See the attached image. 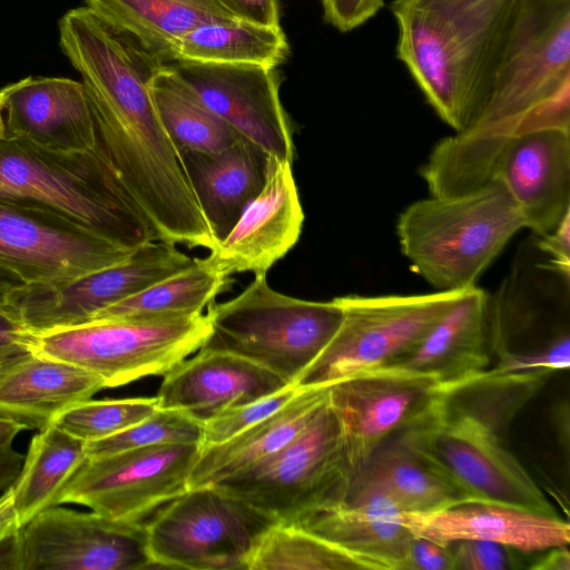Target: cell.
Here are the masks:
<instances>
[{
	"instance_id": "1",
	"label": "cell",
	"mask_w": 570,
	"mask_h": 570,
	"mask_svg": "<svg viewBox=\"0 0 570 570\" xmlns=\"http://www.w3.org/2000/svg\"><path fill=\"white\" fill-rule=\"evenodd\" d=\"M567 87L570 0H522L478 117L438 141L421 167L430 195L461 194L490 181L510 140L540 130V109Z\"/></svg>"
},
{
	"instance_id": "2",
	"label": "cell",
	"mask_w": 570,
	"mask_h": 570,
	"mask_svg": "<svg viewBox=\"0 0 570 570\" xmlns=\"http://www.w3.org/2000/svg\"><path fill=\"white\" fill-rule=\"evenodd\" d=\"M522 0H394L396 58L454 132L481 111Z\"/></svg>"
},
{
	"instance_id": "3",
	"label": "cell",
	"mask_w": 570,
	"mask_h": 570,
	"mask_svg": "<svg viewBox=\"0 0 570 570\" xmlns=\"http://www.w3.org/2000/svg\"><path fill=\"white\" fill-rule=\"evenodd\" d=\"M0 204L58 217L131 249L156 240L97 147L60 151L0 137Z\"/></svg>"
},
{
	"instance_id": "4",
	"label": "cell",
	"mask_w": 570,
	"mask_h": 570,
	"mask_svg": "<svg viewBox=\"0 0 570 570\" xmlns=\"http://www.w3.org/2000/svg\"><path fill=\"white\" fill-rule=\"evenodd\" d=\"M522 228L524 220L498 179L470 191L416 200L396 223L402 254L435 291L474 286Z\"/></svg>"
},
{
	"instance_id": "5",
	"label": "cell",
	"mask_w": 570,
	"mask_h": 570,
	"mask_svg": "<svg viewBox=\"0 0 570 570\" xmlns=\"http://www.w3.org/2000/svg\"><path fill=\"white\" fill-rule=\"evenodd\" d=\"M207 315L210 331L200 348L247 358L293 385L342 321L334 298L317 302L285 295L269 286L266 274H255L234 298L213 302Z\"/></svg>"
},
{
	"instance_id": "6",
	"label": "cell",
	"mask_w": 570,
	"mask_h": 570,
	"mask_svg": "<svg viewBox=\"0 0 570 570\" xmlns=\"http://www.w3.org/2000/svg\"><path fill=\"white\" fill-rule=\"evenodd\" d=\"M400 434L469 499L557 515L543 491L504 445L501 432L446 401L441 391Z\"/></svg>"
},
{
	"instance_id": "7",
	"label": "cell",
	"mask_w": 570,
	"mask_h": 570,
	"mask_svg": "<svg viewBox=\"0 0 570 570\" xmlns=\"http://www.w3.org/2000/svg\"><path fill=\"white\" fill-rule=\"evenodd\" d=\"M210 331L207 313L158 320H96L35 333L33 352L89 371L106 387L164 375L199 350Z\"/></svg>"
},
{
	"instance_id": "8",
	"label": "cell",
	"mask_w": 570,
	"mask_h": 570,
	"mask_svg": "<svg viewBox=\"0 0 570 570\" xmlns=\"http://www.w3.org/2000/svg\"><path fill=\"white\" fill-rule=\"evenodd\" d=\"M469 288L334 297L342 309L341 324L295 386H327L363 370L392 365L409 353Z\"/></svg>"
},
{
	"instance_id": "9",
	"label": "cell",
	"mask_w": 570,
	"mask_h": 570,
	"mask_svg": "<svg viewBox=\"0 0 570 570\" xmlns=\"http://www.w3.org/2000/svg\"><path fill=\"white\" fill-rule=\"evenodd\" d=\"M279 521L217 487L190 488L146 524L156 568L248 570L266 531Z\"/></svg>"
},
{
	"instance_id": "10",
	"label": "cell",
	"mask_w": 570,
	"mask_h": 570,
	"mask_svg": "<svg viewBox=\"0 0 570 570\" xmlns=\"http://www.w3.org/2000/svg\"><path fill=\"white\" fill-rule=\"evenodd\" d=\"M340 422L326 400L313 420L284 448L217 485L275 517L302 515L337 505L350 492Z\"/></svg>"
},
{
	"instance_id": "11",
	"label": "cell",
	"mask_w": 570,
	"mask_h": 570,
	"mask_svg": "<svg viewBox=\"0 0 570 570\" xmlns=\"http://www.w3.org/2000/svg\"><path fill=\"white\" fill-rule=\"evenodd\" d=\"M198 444H161L86 458L55 505L77 503L112 520L141 519L189 489Z\"/></svg>"
},
{
	"instance_id": "12",
	"label": "cell",
	"mask_w": 570,
	"mask_h": 570,
	"mask_svg": "<svg viewBox=\"0 0 570 570\" xmlns=\"http://www.w3.org/2000/svg\"><path fill=\"white\" fill-rule=\"evenodd\" d=\"M194 258L176 245L150 240L125 259L73 278L23 284L7 306L31 332L90 322L101 309L179 272Z\"/></svg>"
},
{
	"instance_id": "13",
	"label": "cell",
	"mask_w": 570,
	"mask_h": 570,
	"mask_svg": "<svg viewBox=\"0 0 570 570\" xmlns=\"http://www.w3.org/2000/svg\"><path fill=\"white\" fill-rule=\"evenodd\" d=\"M440 391L432 377L396 365L363 370L328 385L353 479L385 441L420 419Z\"/></svg>"
},
{
	"instance_id": "14",
	"label": "cell",
	"mask_w": 570,
	"mask_h": 570,
	"mask_svg": "<svg viewBox=\"0 0 570 570\" xmlns=\"http://www.w3.org/2000/svg\"><path fill=\"white\" fill-rule=\"evenodd\" d=\"M21 570L155 568L146 524L50 507L19 531Z\"/></svg>"
},
{
	"instance_id": "15",
	"label": "cell",
	"mask_w": 570,
	"mask_h": 570,
	"mask_svg": "<svg viewBox=\"0 0 570 570\" xmlns=\"http://www.w3.org/2000/svg\"><path fill=\"white\" fill-rule=\"evenodd\" d=\"M184 81L239 137L267 156L293 163L294 129L281 100L277 68L171 63Z\"/></svg>"
},
{
	"instance_id": "16",
	"label": "cell",
	"mask_w": 570,
	"mask_h": 570,
	"mask_svg": "<svg viewBox=\"0 0 570 570\" xmlns=\"http://www.w3.org/2000/svg\"><path fill=\"white\" fill-rule=\"evenodd\" d=\"M135 249L58 217L0 204V265L24 284L73 278L114 265Z\"/></svg>"
},
{
	"instance_id": "17",
	"label": "cell",
	"mask_w": 570,
	"mask_h": 570,
	"mask_svg": "<svg viewBox=\"0 0 570 570\" xmlns=\"http://www.w3.org/2000/svg\"><path fill=\"white\" fill-rule=\"evenodd\" d=\"M304 213L292 163L266 158L265 181L208 257L225 274H266L297 243Z\"/></svg>"
},
{
	"instance_id": "18",
	"label": "cell",
	"mask_w": 570,
	"mask_h": 570,
	"mask_svg": "<svg viewBox=\"0 0 570 570\" xmlns=\"http://www.w3.org/2000/svg\"><path fill=\"white\" fill-rule=\"evenodd\" d=\"M537 237L570 213V131L541 129L514 137L492 171Z\"/></svg>"
},
{
	"instance_id": "19",
	"label": "cell",
	"mask_w": 570,
	"mask_h": 570,
	"mask_svg": "<svg viewBox=\"0 0 570 570\" xmlns=\"http://www.w3.org/2000/svg\"><path fill=\"white\" fill-rule=\"evenodd\" d=\"M164 375L158 407L184 412L202 423L293 385L247 358L203 348Z\"/></svg>"
},
{
	"instance_id": "20",
	"label": "cell",
	"mask_w": 570,
	"mask_h": 570,
	"mask_svg": "<svg viewBox=\"0 0 570 570\" xmlns=\"http://www.w3.org/2000/svg\"><path fill=\"white\" fill-rule=\"evenodd\" d=\"M403 522L414 535L449 546L461 540H483L531 554L570 542L569 522L520 507L464 500L432 512H403Z\"/></svg>"
},
{
	"instance_id": "21",
	"label": "cell",
	"mask_w": 570,
	"mask_h": 570,
	"mask_svg": "<svg viewBox=\"0 0 570 570\" xmlns=\"http://www.w3.org/2000/svg\"><path fill=\"white\" fill-rule=\"evenodd\" d=\"M4 136L60 151L96 148V127L81 81L28 77L0 90Z\"/></svg>"
},
{
	"instance_id": "22",
	"label": "cell",
	"mask_w": 570,
	"mask_h": 570,
	"mask_svg": "<svg viewBox=\"0 0 570 570\" xmlns=\"http://www.w3.org/2000/svg\"><path fill=\"white\" fill-rule=\"evenodd\" d=\"M403 512L384 492L352 485L341 503L306 513L294 524L354 556L367 570H401L413 538Z\"/></svg>"
},
{
	"instance_id": "23",
	"label": "cell",
	"mask_w": 570,
	"mask_h": 570,
	"mask_svg": "<svg viewBox=\"0 0 570 570\" xmlns=\"http://www.w3.org/2000/svg\"><path fill=\"white\" fill-rule=\"evenodd\" d=\"M488 294L476 285L392 365L432 377L448 389L488 370Z\"/></svg>"
},
{
	"instance_id": "24",
	"label": "cell",
	"mask_w": 570,
	"mask_h": 570,
	"mask_svg": "<svg viewBox=\"0 0 570 570\" xmlns=\"http://www.w3.org/2000/svg\"><path fill=\"white\" fill-rule=\"evenodd\" d=\"M267 155L239 138L218 153H187L181 161L202 212L217 240L223 239L265 181Z\"/></svg>"
},
{
	"instance_id": "25",
	"label": "cell",
	"mask_w": 570,
	"mask_h": 570,
	"mask_svg": "<svg viewBox=\"0 0 570 570\" xmlns=\"http://www.w3.org/2000/svg\"><path fill=\"white\" fill-rule=\"evenodd\" d=\"M105 387L98 375L33 352L0 372V411L41 430Z\"/></svg>"
},
{
	"instance_id": "26",
	"label": "cell",
	"mask_w": 570,
	"mask_h": 570,
	"mask_svg": "<svg viewBox=\"0 0 570 570\" xmlns=\"http://www.w3.org/2000/svg\"><path fill=\"white\" fill-rule=\"evenodd\" d=\"M327 386L301 389L274 414L229 440L200 448L189 489L213 485L272 456L313 420L327 400Z\"/></svg>"
},
{
	"instance_id": "27",
	"label": "cell",
	"mask_w": 570,
	"mask_h": 570,
	"mask_svg": "<svg viewBox=\"0 0 570 570\" xmlns=\"http://www.w3.org/2000/svg\"><path fill=\"white\" fill-rule=\"evenodd\" d=\"M352 485L380 490L406 512H432L470 500L400 433L373 453Z\"/></svg>"
},
{
	"instance_id": "28",
	"label": "cell",
	"mask_w": 570,
	"mask_h": 570,
	"mask_svg": "<svg viewBox=\"0 0 570 570\" xmlns=\"http://www.w3.org/2000/svg\"><path fill=\"white\" fill-rule=\"evenodd\" d=\"M110 24L171 65L180 39L197 26L230 18L216 0H86Z\"/></svg>"
},
{
	"instance_id": "29",
	"label": "cell",
	"mask_w": 570,
	"mask_h": 570,
	"mask_svg": "<svg viewBox=\"0 0 570 570\" xmlns=\"http://www.w3.org/2000/svg\"><path fill=\"white\" fill-rule=\"evenodd\" d=\"M288 55L289 45L282 27L225 19L197 26L187 32L177 45L173 63L277 68Z\"/></svg>"
},
{
	"instance_id": "30",
	"label": "cell",
	"mask_w": 570,
	"mask_h": 570,
	"mask_svg": "<svg viewBox=\"0 0 570 570\" xmlns=\"http://www.w3.org/2000/svg\"><path fill=\"white\" fill-rule=\"evenodd\" d=\"M230 276L208 257L98 312L96 320H158L202 314L228 286Z\"/></svg>"
},
{
	"instance_id": "31",
	"label": "cell",
	"mask_w": 570,
	"mask_h": 570,
	"mask_svg": "<svg viewBox=\"0 0 570 570\" xmlns=\"http://www.w3.org/2000/svg\"><path fill=\"white\" fill-rule=\"evenodd\" d=\"M150 95L159 120L180 158L191 151L218 153L242 138L203 104L173 65H165L154 76Z\"/></svg>"
},
{
	"instance_id": "32",
	"label": "cell",
	"mask_w": 570,
	"mask_h": 570,
	"mask_svg": "<svg viewBox=\"0 0 570 570\" xmlns=\"http://www.w3.org/2000/svg\"><path fill=\"white\" fill-rule=\"evenodd\" d=\"M85 441L52 423L33 436L19 476L11 485L21 527L55 505L59 491L85 461Z\"/></svg>"
},
{
	"instance_id": "33",
	"label": "cell",
	"mask_w": 570,
	"mask_h": 570,
	"mask_svg": "<svg viewBox=\"0 0 570 570\" xmlns=\"http://www.w3.org/2000/svg\"><path fill=\"white\" fill-rule=\"evenodd\" d=\"M248 570H367L354 556L294 523L269 528Z\"/></svg>"
},
{
	"instance_id": "34",
	"label": "cell",
	"mask_w": 570,
	"mask_h": 570,
	"mask_svg": "<svg viewBox=\"0 0 570 570\" xmlns=\"http://www.w3.org/2000/svg\"><path fill=\"white\" fill-rule=\"evenodd\" d=\"M204 423L177 410L158 409L145 420L107 438L86 442V458L161 444L202 446Z\"/></svg>"
},
{
	"instance_id": "35",
	"label": "cell",
	"mask_w": 570,
	"mask_h": 570,
	"mask_svg": "<svg viewBox=\"0 0 570 570\" xmlns=\"http://www.w3.org/2000/svg\"><path fill=\"white\" fill-rule=\"evenodd\" d=\"M158 409L156 396L100 401L89 399L60 413L52 424L85 442H90L128 429Z\"/></svg>"
},
{
	"instance_id": "36",
	"label": "cell",
	"mask_w": 570,
	"mask_h": 570,
	"mask_svg": "<svg viewBox=\"0 0 570 570\" xmlns=\"http://www.w3.org/2000/svg\"><path fill=\"white\" fill-rule=\"evenodd\" d=\"M299 390L295 385H288L278 392L230 409L206 421L200 448L225 442L263 421L287 404Z\"/></svg>"
},
{
	"instance_id": "37",
	"label": "cell",
	"mask_w": 570,
	"mask_h": 570,
	"mask_svg": "<svg viewBox=\"0 0 570 570\" xmlns=\"http://www.w3.org/2000/svg\"><path fill=\"white\" fill-rule=\"evenodd\" d=\"M569 332L538 346L525 350L498 352L499 360L492 370L498 373L554 372L570 363Z\"/></svg>"
},
{
	"instance_id": "38",
	"label": "cell",
	"mask_w": 570,
	"mask_h": 570,
	"mask_svg": "<svg viewBox=\"0 0 570 570\" xmlns=\"http://www.w3.org/2000/svg\"><path fill=\"white\" fill-rule=\"evenodd\" d=\"M449 546L454 570H511L525 567L524 553L502 543L461 540Z\"/></svg>"
},
{
	"instance_id": "39",
	"label": "cell",
	"mask_w": 570,
	"mask_h": 570,
	"mask_svg": "<svg viewBox=\"0 0 570 570\" xmlns=\"http://www.w3.org/2000/svg\"><path fill=\"white\" fill-rule=\"evenodd\" d=\"M324 21L342 33L366 23L384 7V0H321Z\"/></svg>"
},
{
	"instance_id": "40",
	"label": "cell",
	"mask_w": 570,
	"mask_h": 570,
	"mask_svg": "<svg viewBox=\"0 0 570 570\" xmlns=\"http://www.w3.org/2000/svg\"><path fill=\"white\" fill-rule=\"evenodd\" d=\"M36 334L7 306L0 304V372L14 361L33 353Z\"/></svg>"
},
{
	"instance_id": "41",
	"label": "cell",
	"mask_w": 570,
	"mask_h": 570,
	"mask_svg": "<svg viewBox=\"0 0 570 570\" xmlns=\"http://www.w3.org/2000/svg\"><path fill=\"white\" fill-rule=\"evenodd\" d=\"M401 570H454L450 546L413 534Z\"/></svg>"
},
{
	"instance_id": "42",
	"label": "cell",
	"mask_w": 570,
	"mask_h": 570,
	"mask_svg": "<svg viewBox=\"0 0 570 570\" xmlns=\"http://www.w3.org/2000/svg\"><path fill=\"white\" fill-rule=\"evenodd\" d=\"M230 17L249 23L281 27L279 0H216Z\"/></svg>"
},
{
	"instance_id": "43",
	"label": "cell",
	"mask_w": 570,
	"mask_h": 570,
	"mask_svg": "<svg viewBox=\"0 0 570 570\" xmlns=\"http://www.w3.org/2000/svg\"><path fill=\"white\" fill-rule=\"evenodd\" d=\"M535 245L554 267L570 274V213L553 230L537 237Z\"/></svg>"
},
{
	"instance_id": "44",
	"label": "cell",
	"mask_w": 570,
	"mask_h": 570,
	"mask_svg": "<svg viewBox=\"0 0 570 570\" xmlns=\"http://www.w3.org/2000/svg\"><path fill=\"white\" fill-rule=\"evenodd\" d=\"M527 568L531 570H569L570 553L568 546H557L540 551Z\"/></svg>"
},
{
	"instance_id": "45",
	"label": "cell",
	"mask_w": 570,
	"mask_h": 570,
	"mask_svg": "<svg viewBox=\"0 0 570 570\" xmlns=\"http://www.w3.org/2000/svg\"><path fill=\"white\" fill-rule=\"evenodd\" d=\"M24 456L11 446L0 450V490L11 487L22 469Z\"/></svg>"
},
{
	"instance_id": "46",
	"label": "cell",
	"mask_w": 570,
	"mask_h": 570,
	"mask_svg": "<svg viewBox=\"0 0 570 570\" xmlns=\"http://www.w3.org/2000/svg\"><path fill=\"white\" fill-rule=\"evenodd\" d=\"M21 528L13 507L11 487L0 497V541Z\"/></svg>"
},
{
	"instance_id": "47",
	"label": "cell",
	"mask_w": 570,
	"mask_h": 570,
	"mask_svg": "<svg viewBox=\"0 0 570 570\" xmlns=\"http://www.w3.org/2000/svg\"><path fill=\"white\" fill-rule=\"evenodd\" d=\"M20 529L0 541V570H21Z\"/></svg>"
},
{
	"instance_id": "48",
	"label": "cell",
	"mask_w": 570,
	"mask_h": 570,
	"mask_svg": "<svg viewBox=\"0 0 570 570\" xmlns=\"http://www.w3.org/2000/svg\"><path fill=\"white\" fill-rule=\"evenodd\" d=\"M28 429L27 423L0 411V450L10 448L16 435Z\"/></svg>"
},
{
	"instance_id": "49",
	"label": "cell",
	"mask_w": 570,
	"mask_h": 570,
	"mask_svg": "<svg viewBox=\"0 0 570 570\" xmlns=\"http://www.w3.org/2000/svg\"><path fill=\"white\" fill-rule=\"evenodd\" d=\"M23 284L17 274L0 265V304H6L9 295Z\"/></svg>"
},
{
	"instance_id": "50",
	"label": "cell",
	"mask_w": 570,
	"mask_h": 570,
	"mask_svg": "<svg viewBox=\"0 0 570 570\" xmlns=\"http://www.w3.org/2000/svg\"><path fill=\"white\" fill-rule=\"evenodd\" d=\"M4 136V126L2 121L1 107H0V137Z\"/></svg>"
}]
</instances>
